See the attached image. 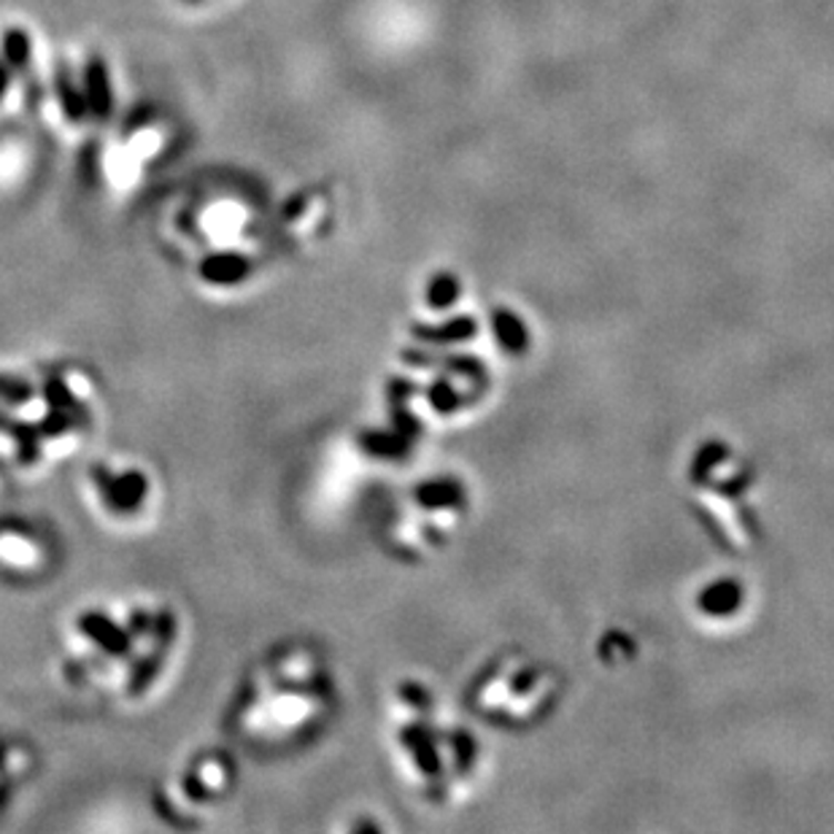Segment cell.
I'll return each mask as SVG.
<instances>
[{
  "label": "cell",
  "instance_id": "obj_8",
  "mask_svg": "<svg viewBox=\"0 0 834 834\" xmlns=\"http://www.w3.org/2000/svg\"><path fill=\"white\" fill-rule=\"evenodd\" d=\"M745 606V591L738 581H713L696 594V608L705 619L726 621V616H738Z\"/></svg>",
  "mask_w": 834,
  "mask_h": 834
},
{
  "label": "cell",
  "instance_id": "obj_5",
  "mask_svg": "<svg viewBox=\"0 0 834 834\" xmlns=\"http://www.w3.org/2000/svg\"><path fill=\"white\" fill-rule=\"evenodd\" d=\"M160 484L149 465L130 457H105L84 476V502L111 532H139L157 516Z\"/></svg>",
  "mask_w": 834,
  "mask_h": 834
},
{
  "label": "cell",
  "instance_id": "obj_2",
  "mask_svg": "<svg viewBox=\"0 0 834 834\" xmlns=\"http://www.w3.org/2000/svg\"><path fill=\"white\" fill-rule=\"evenodd\" d=\"M101 403L82 365L0 367V465L41 476L71 459L95 429Z\"/></svg>",
  "mask_w": 834,
  "mask_h": 834
},
{
  "label": "cell",
  "instance_id": "obj_1",
  "mask_svg": "<svg viewBox=\"0 0 834 834\" xmlns=\"http://www.w3.org/2000/svg\"><path fill=\"white\" fill-rule=\"evenodd\" d=\"M184 616L152 594L111 597L71 611L58 634L62 686L103 708H141L171 681L184 645Z\"/></svg>",
  "mask_w": 834,
  "mask_h": 834
},
{
  "label": "cell",
  "instance_id": "obj_4",
  "mask_svg": "<svg viewBox=\"0 0 834 834\" xmlns=\"http://www.w3.org/2000/svg\"><path fill=\"white\" fill-rule=\"evenodd\" d=\"M235 789H238L235 759L222 749H203L190 753L176 770L163 777L154 792V807L165 824L197 830L233 800Z\"/></svg>",
  "mask_w": 834,
  "mask_h": 834
},
{
  "label": "cell",
  "instance_id": "obj_6",
  "mask_svg": "<svg viewBox=\"0 0 834 834\" xmlns=\"http://www.w3.org/2000/svg\"><path fill=\"white\" fill-rule=\"evenodd\" d=\"M54 559L47 529L28 519H0V581H35Z\"/></svg>",
  "mask_w": 834,
  "mask_h": 834
},
{
  "label": "cell",
  "instance_id": "obj_7",
  "mask_svg": "<svg viewBox=\"0 0 834 834\" xmlns=\"http://www.w3.org/2000/svg\"><path fill=\"white\" fill-rule=\"evenodd\" d=\"M33 764L35 756L30 745L0 734V813L14 802L22 783L33 773Z\"/></svg>",
  "mask_w": 834,
  "mask_h": 834
},
{
  "label": "cell",
  "instance_id": "obj_3",
  "mask_svg": "<svg viewBox=\"0 0 834 834\" xmlns=\"http://www.w3.org/2000/svg\"><path fill=\"white\" fill-rule=\"evenodd\" d=\"M338 711V683L327 657L306 640L271 645L248 664L230 705L241 743L286 751L316 738Z\"/></svg>",
  "mask_w": 834,
  "mask_h": 834
},
{
  "label": "cell",
  "instance_id": "obj_9",
  "mask_svg": "<svg viewBox=\"0 0 834 834\" xmlns=\"http://www.w3.org/2000/svg\"><path fill=\"white\" fill-rule=\"evenodd\" d=\"M3 487H6V476H3V468H0V497H3Z\"/></svg>",
  "mask_w": 834,
  "mask_h": 834
}]
</instances>
